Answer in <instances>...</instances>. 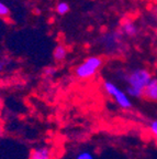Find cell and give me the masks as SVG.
Returning a JSON list of instances; mask_svg holds the SVG:
<instances>
[{"instance_id":"4","label":"cell","mask_w":157,"mask_h":159,"mask_svg":"<svg viewBox=\"0 0 157 159\" xmlns=\"http://www.w3.org/2000/svg\"><path fill=\"white\" fill-rule=\"evenodd\" d=\"M143 97L151 102H157V79L152 77L146 87L143 89Z\"/></svg>"},{"instance_id":"7","label":"cell","mask_w":157,"mask_h":159,"mask_svg":"<svg viewBox=\"0 0 157 159\" xmlns=\"http://www.w3.org/2000/svg\"><path fill=\"white\" fill-rule=\"evenodd\" d=\"M66 55H67V49L65 48V45L59 44L54 49V52H53V57H54V60L56 61V62H59V61H63V60H65Z\"/></svg>"},{"instance_id":"8","label":"cell","mask_w":157,"mask_h":159,"mask_svg":"<svg viewBox=\"0 0 157 159\" xmlns=\"http://www.w3.org/2000/svg\"><path fill=\"white\" fill-rule=\"evenodd\" d=\"M125 93L128 94L129 97H132V98H142L143 97V91L135 89V87H132V86L126 87Z\"/></svg>"},{"instance_id":"1","label":"cell","mask_w":157,"mask_h":159,"mask_svg":"<svg viewBox=\"0 0 157 159\" xmlns=\"http://www.w3.org/2000/svg\"><path fill=\"white\" fill-rule=\"evenodd\" d=\"M103 65V59L100 57H89L85 59L75 69V75L80 80H87L98 73Z\"/></svg>"},{"instance_id":"6","label":"cell","mask_w":157,"mask_h":159,"mask_svg":"<svg viewBox=\"0 0 157 159\" xmlns=\"http://www.w3.org/2000/svg\"><path fill=\"white\" fill-rule=\"evenodd\" d=\"M138 27L131 20H125L121 25V33L128 35V37H135V35L138 34Z\"/></svg>"},{"instance_id":"2","label":"cell","mask_w":157,"mask_h":159,"mask_svg":"<svg viewBox=\"0 0 157 159\" xmlns=\"http://www.w3.org/2000/svg\"><path fill=\"white\" fill-rule=\"evenodd\" d=\"M124 80L128 83V86H132L143 91L152 80V75L145 69H134L129 73H125Z\"/></svg>"},{"instance_id":"10","label":"cell","mask_w":157,"mask_h":159,"mask_svg":"<svg viewBox=\"0 0 157 159\" xmlns=\"http://www.w3.org/2000/svg\"><path fill=\"white\" fill-rule=\"evenodd\" d=\"M75 159H95V157H93V155L91 154L90 152H88V150H83V152H79Z\"/></svg>"},{"instance_id":"5","label":"cell","mask_w":157,"mask_h":159,"mask_svg":"<svg viewBox=\"0 0 157 159\" xmlns=\"http://www.w3.org/2000/svg\"><path fill=\"white\" fill-rule=\"evenodd\" d=\"M52 152L47 146L36 147L32 150L29 159H51Z\"/></svg>"},{"instance_id":"13","label":"cell","mask_w":157,"mask_h":159,"mask_svg":"<svg viewBox=\"0 0 157 159\" xmlns=\"http://www.w3.org/2000/svg\"><path fill=\"white\" fill-rule=\"evenodd\" d=\"M55 72H56V69H54V67H47L44 70L45 75H47V76H52L53 74H55Z\"/></svg>"},{"instance_id":"9","label":"cell","mask_w":157,"mask_h":159,"mask_svg":"<svg viewBox=\"0 0 157 159\" xmlns=\"http://www.w3.org/2000/svg\"><path fill=\"white\" fill-rule=\"evenodd\" d=\"M69 5L67 2H64V1H62V2H59L58 5L56 6V11L58 15H66L67 12L69 11Z\"/></svg>"},{"instance_id":"3","label":"cell","mask_w":157,"mask_h":159,"mask_svg":"<svg viewBox=\"0 0 157 159\" xmlns=\"http://www.w3.org/2000/svg\"><path fill=\"white\" fill-rule=\"evenodd\" d=\"M103 89L112 97L116 103L123 109H130L133 106L132 102H131L130 97L128 96V94L122 91L120 87L114 83L110 82V81H104L103 82Z\"/></svg>"},{"instance_id":"11","label":"cell","mask_w":157,"mask_h":159,"mask_svg":"<svg viewBox=\"0 0 157 159\" xmlns=\"http://www.w3.org/2000/svg\"><path fill=\"white\" fill-rule=\"evenodd\" d=\"M9 15H10V10L8 8V6L0 0V17H7Z\"/></svg>"},{"instance_id":"12","label":"cell","mask_w":157,"mask_h":159,"mask_svg":"<svg viewBox=\"0 0 157 159\" xmlns=\"http://www.w3.org/2000/svg\"><path fill=\"white\" fill-rule=\"evenodd\" d=\"M150 132L152 134V136L155 138V140L157 142V119L151 122L150 124Z\"/></svg>"}]
</instances>
